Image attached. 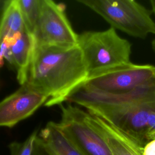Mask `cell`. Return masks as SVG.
Masks as SVG:
<instances>
[{
	"mask_svg": "<svg viewBox=\"0 0 155 155\" xmlns=\"http://www.w3.org/2000/svg\"><path fill=\"white\" fill-rule=\"evenodd\" d=\"M88 113L112 124L143 148L148 142L147 121L155 111V78L127 93L110 94L82 85L68 97Z\"/></svg>",
	"mask_w": 155,
	"mask_h": 155,
	"instance_id": "obj_1",
	"label": "cell"
},
{
	"mask_svg": "<svg viewBox=\"0 0 155 155\" xmlns=\"http://www.w3.org/2000/svg\"><path fill=\"white\" fill-rule=\"evenodd\" d=\"M88 78L82 52L73 46L35 45L26 82L45 94L47 107L61 104Z\"/></svg>",
	"mask_w": 155,
	"mask_h": 155,
	"instance_id": "obj_2",
	"label": "cell"
},
{
	"mask_svg": "<svg viewBox=\"0 0 155 155\" xmlns=\"http://www.w3.org/2000/svg\"><path fill=\"white\" fill-rule=\"evenodd\" d=\"M78 45L83 54L88 77L131 62V44L120 37L112 27L104 31H87L78 35Z\"/></svg>",
	"mask_w": 155,
	"mask_h": 155,
	"instance_id": "obj_3",
	"label": "cell"
},
{
	"mask_svg": "<svg viewBox=\"0 0 155 155\" xmlns=\"http://www.w3.org/2000/svg\"><path fill=\"white\" fill-rule=\"evenodd\" d=\"M100 15L115 30L129 36L145 39L155 34V22L151 12L134 0H79Z\"/></svg>",
	"mask_w": 155,
	"mask_h": 155,
	"instance_id": "obj_4",
	"label": "cell"
},
{
	"mask_svg": "<svg viewBox=\"0 0 155 155\" xmlns=\"http://www.w3.org/2000/svg\"><path fill=\"white\" fill-rule=\"evenodd\" d=\"M154 78V65L131 62L89 76L84 85L94 90L110 94H119L142 86Z\"/></svg>",
	"mask_w": 155,
	"mask_h": 155,
	"instance_id": "obj_5",
	"label": "cell"
},
{
	"mask_svg": "<svg viewBox=\"0 0 155 155\" xmlns=\"http://www.w3.org/2000/svg\"><path fill=\"white\" fill-rule=\"evenodd\" d=\"M35 45L73 46L78 35L71 26L62 5L51 0H40L39 12L33 33Z\"/></svg>",
	"mask_w": 155,
	"mask_h": 155,
	"instance_id": "obj_6",
	"label": "cell"
},
{
	"mask_svg": "<svg viewBox=\"0 0 155 155\" xmlns=\"http://www.w3.org/2000/svg\"><path fill=\"white\" fill-rule=\"evenodd\" d=\"M60 125L83 155H112L107 144L91 125L88 113L71 104H61Z\"/></svg>",
	"mask_w": 155,
	"mask_h": 155,
	"instance_id": "obj_7",
	"label": "cell"
},
{
	"mask_svg": "<svg viewBox=\"0 0 155 155\" xmlns=\"http://www.w3.org/2000/svg\"><path fill=\"white\" fill-rule=\"evenodd\" d=\"M47 96L27 82L0 102V127H13L32 115Z\"/></svg>",
	"mask_w": 155,
	"mask_h": 155,
	"instance_id": "obj_8",
	"label": "cell"
},
{
	"mask_svg": "<svg viewBox=\"0 0 155 155\" xmlns=\"http://www.w3.org/2000/svg\"><path fill=\"white\" fill-rule=\"evenodd\" d=\"M31 155H83L59 123L49 122L38 134Z\"/></svg>",
	"mask_w": 155,
	"mask_h": 155,
	"instance_id": "obj_9",
	"label": "cell"
},
{
	"mask_svg": "<svg viewBox=\"0 0 155 155\" xmlns=\"http://www.w3.org/2000/svg\"><path fill=\"white\" fill-rule=\"evenodd\" d=\"M35 47L33 36L25 28L12 40L4 54V58L15 67L21 85L27 81Z\"/></svg>",
	"mask_w": 155,
	"mask_h": 155,
	"instance_id": "obj_10",
	"label": "cell"
},
{
	"mask_svg": "<svg viewBox=\"0 0 155 155\" xmlns=\"http://www.w3.org/2000/svg\"><path fill=\"white\" fill-rule=\"evenodd\" d=\"M88 119L112 155H143V148L115 126L89 113Z\"/></svg>",
	"mask_w": 155,
	"mask_h": 155,
	"instance_id": "obj_11",
	"label": "cell"
},
{
	"mask_svg": "<svg viewBox=\"0 0 155 155\" xmlns=\"http://www.w3.org/2000/svg\"><path fill=\"white\" fill-rule=\"evenodd\" d=\"M25 28L18 0L5 1L0 19V64L12 40Z\"/></svg>",
	"mask_w": 155,
	"mask_h": 155,
	"instance_id": "obj_12",
	"label": "cell"
},
{
	"mask_svg": "<svg viewBox=\"0 0 155 155\" xmlns=\"http://www.w3.org/2000/svg\"><path fill=\"white\" fill-rule=\"evenodd\" d=\"M39 2L40 0H18L25 27L32 35L39 16Z\"/></svg>",
	"mask_w": 155,
	"mask_h": 155,
	"instance_id": "obj_13",
	"label": "cell"
},
{
	"mask_svg": "<svg viewBox=\"0 0 155 155\" xmlns=\"http://www.w3.org/2000/svg\"><path fill=\"white\" fill-rule=\"evenodd\" d=\"M37 131H34L24 142L11 143L8 147L11 155H31L34 143L37 137Z\"/></svg>",
	"mask_w": 155,
	"mask_h": 155,
	"instance_id": "obj_14",
	"label": "cell"
},
{
	"mask_svg": "<svg viewBox=\"0 0 155 155\" xmlns=\"http://www.w3.org/2000/svg\"><path fill=\"white\" fill-rule=\"evenodd\" d=\"M147 137L148 142L155 140V111L151 113L148 116Z\"/></svg>",
	"mask_w": 155,
	"mask_h": 155,
	"instance_id": "obj_15",
	"label": "cell"
},
{
	"mask_svg": "<svg viewBox=\"0 0 155 155\" xmlns=\"http://www.w3.org/2000/svg\"><path fill=\"white\" fill-rule=\"evenodd\" d=\"M143 155H155V140L148 142L143 148Z\"/></svg>",
	"mask_w": 155,
	"mask_h": 155,
	"instance_id": "obj_16",
	"label": "cell"
},
{
	"mask_svg": "<svg viewBox=\"0 0 155 155\" xmlns=\"http://www.w3.org/2000/svg\"><path fill=\"white\" fill-rule=\"evenodd\" d=\"M150 3L151 4V11L155 15V0H150Z\"/></svg>",
	"mask_w": 155,
	"mask_h": 155,
	"instance_id": "obj_17",
	"label": "cell"
},
{
	"mask_svg": "<svg viewBox=\"0 0 155 155\" xmlns=\"http://www.w3.org/2000/svg\"><path fill=\"white\" fill-rule=\"evenodd\" d=\"M151 48H152V50H153V51H154V53L155 54V38L151 42Z\"/></svg>",
	"mask_w": 155,
	"mask_h": 155,
	"instance_id": "obj_18",
	"label": "cell"
},
{
	"mask_svg": "<svg viewBox=\"0 0 155 155\" xmlns=\"http://www.w3.org/2000/svg\"><path fill=\"white\" fill-rule=\"evenodd\" d=\"M1 1H0V3H1ZM4 1L3 2V3H2V4H0V11L2 10V8H3V7H4ZM2 12L0 13V15L2 14Z\"/></svg>",
	"mask_w": 155,
	"mask_h": 155,
	"instance_id": "obj_19",
	"label": "cell"
}]
</instances>
